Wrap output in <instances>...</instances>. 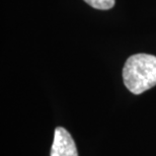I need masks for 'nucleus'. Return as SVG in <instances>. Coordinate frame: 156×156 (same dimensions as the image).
<instances>
[{
  "mask_svg": "<svg viewBox=\"0 0 156 156\" xmlns=\"http://www.w3.org/2000/svg\"><path fill=\"white\" fill-rule=\"evenodd\" d=\"M124 84L134 94H141L156 85V56L135 54L123 68Z\"/></svg>",
  "mask_w": 156,
  "mask_h": 156,
  "instance_id": "nucleus-1",
  "label": "nucleus"
},
{
  "mask_svg": "<svg viewBox=\"0 0 156 156\" xmlns=\"http://www.w3.org/2000/svg\"><path fill=\"white\" fill-rule=\"evenodd\" d=\"M51 156H78L77 147L72 136L63 127L55 129Z\"/></svg>",
  "mask_w": 156,
  "mask_h": 156,
  "instance_id": "nucleus-2",
  "label": "nucleus"
},
{
  "mask_svg": "<svg viewBox=\"0 0 156 156\" xmlns=\"http://www.w3.org/2000/svg\"><path fill=\"white\" fill-rule=\"evenodd\" d=\"M83 1L95 9L108 10L114 7L116 0H83Z\"/></svg>",
  "mask_w": 156,
  "mask_h": 156,
  "instance_id": "nucleus-3",
  "label": "nucleus"
}]
</instances>
